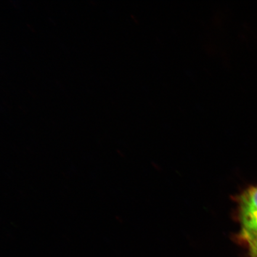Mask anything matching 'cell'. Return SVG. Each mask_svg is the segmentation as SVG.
Here are the masks:
<instances>
[{"mask_svg":"<svg viewBox=\"0 0 257 257\" xmlns=\"http://www.w3.org/2000/svg\"><path fill=\"white\" fill-rule=\"evenodd\" d=\"M242 236L248 244L250 254L252 257H257V231L242 233Z\"/></svg>","mask_w":257,"mask_h":257,"instance_id":"2","label":"cell"},{"mask_svg":"<svg viewBox=\"0 0 257 257\" xmlns=\"http://www.w3.org/2000/svg\"><path fill=\"white\" fill-rule=\"evenodd\" d=\"M239 215L242 233L257 231V186L250 188L241 195Z\"/></svg>","mask_w":257,"mask_h":257,"instance_id":"1","label":"cell"}]
</instances>
